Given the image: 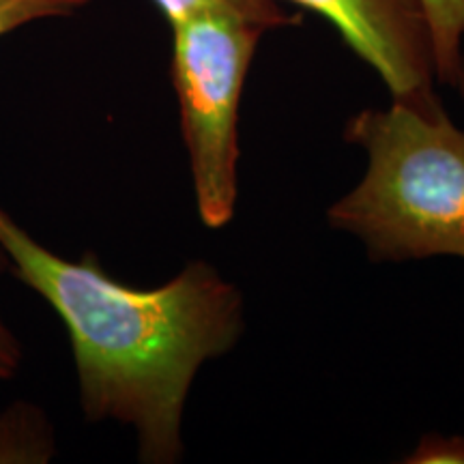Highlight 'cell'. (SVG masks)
I'll list each match as a JSON object with an SVG mask.
<instances>
[{
	"label": "cell",
	"mask_w": 464,
	"mask_h": 464,
	"mask_svg": "<svg viewBox=\"0 0 464 464\" xmlns=\"http://www.w3.org/2000/svg\"><path fill=\"white\" fill-rule=\"evenodd\" d=\"M409 462L420 464H464V437H423Z\"/></svg>",
	"instance_id": "cell-8"
},
{
	"label": "cell",
	"mask_w": 464,
	"mask_h": 464,
	"mask_svg": "<svg viewBox=\"0 0 464 464\" xmlns=\"http://www.w3.org/2000/svg\"><path fill=\"white\" fill-rule=\"evenodd\" d=\"M344 136L365 150L368 170L329 208V226L357 237L372 260L464 258V130L437 91L362 110Z\"/></svg>",
	"instance_id": "cell-2"
},
{
	"label": "cell",
	"mask_w": 464,
	"mask_h": 464,
	"mask_svg": "<svg viewBox=\"0 0 464 464\" xmlns=\"http://www.w3.org/2000/svg\"><path fill=\"white\" fill-rule=\"evenodd\" d=\"M332 24L392 97L434 92V52L421 0H290Z\"/></svg>",
	"instance_id": "cell-4"
},
{
	"label": "cell",
	"mask_w": 464,
	"mask_h": 464,
	"mask_svg": "<svg viewBox=\"0 0 464 464\" xmlns=\"http://www.w3.org/2000/svg\"><path fill=\"white\" fill-rule=\"evenodd\" d=\"M454 89L460 92L464 100V37H462V45H460V61H458V72H456V80H454Z\"/></svg>",
	"instance_id": "cell-10"
},
{
	"label": "cell",
	"mask_w": 464,
	"mask_h": 464,
	"mask_svg": "<svg viewBox=\"0 0 464 464\" xmlns=\"http://www.w3.org/2000/svg\"><path fill=\"white\" fill-rule=\"evenodd\" d=\"M421 5L430 26L437 82L454 86L464 37V0H421Z\"/></svg>",
	"instance_id": "cell-5"
},
{
	"label": "cell",
	"mask_w": 464,
	"mask_h": 464,
	"mask_svg": "<svg viewBox=\"0 0 464 464\" xmlns=\"http://www.w3.org/2000/svg\"><path fill=\"white\" fill-rule=\"evenodd\" d=\"M20 357V344H17L14 334L5 327V323L0 321V379H9L17 372Z\"/></svg>",
	"instance_id": "cell-9"
},
{
	"label": "cell",
	"mask_w": 464,
	"mask_h": 464,
	"mask_svg": "<svg viewBox=\"0 0 464 464\" xmlns=\"http://www.w3.org/2000/svg\"><path fill=\"white\" fill-rule=\"evenodd\" d=\"M0 252L65 323L84 415L131 426L142 462H177L191 382L243 334L239 288L207 263H189L164 286H127L92 254L80 263L52 254L3 207Z\"/></svg>",
	"instance_id": "cell-1"
},
{
	"label": "cell",
	"mask_w": 464,
	"mask_h": 464,
	"mask_svg": "<svg viewBox=\"0 0 464 464\" xmlns=\"http://www.w3.org/2000/svg\"><path fill=\"white\" fill-rule=\"evenodd\" d=\"M170 28L172 86L196 207L202 224L222 228L235 216L237 205L241 92L266 31L228 11H202Z\"/></svg>",
	"instance_id": "cell-3"
},
{
	"label": "cell",
	"mask_w": 464,
	"mask_h": 464,
	"mask_svg": "<svg viewBox=\"0 0 464 464\" xmlns=\"http://www.w3.org/2000/svg\"><path fill=\"white\" fill-rule=\"evenodd\" d=\"M91 0H0V37L50 17H67Z\"/></svg>",
	"instance_id": "cell-7"
},
{
	"label": "cell",
	"mask_w": 464,
	"mask_h": 464,
	"mask_svg": "<svg viewBox=\"0 0 464 464\" xmlns=\"http://www.w3.org/2000/svg\"><path fill=\"white\" fill-rule=\"evenodd\" d=\"M153 3L166 15L168 24L202 11H228L263 26L265 31L299 24V15L282 9L280 0H153Z\"/></svg>",
	"instance_id": "cell-6"
}]
</instances>
